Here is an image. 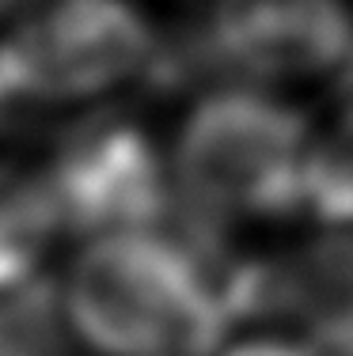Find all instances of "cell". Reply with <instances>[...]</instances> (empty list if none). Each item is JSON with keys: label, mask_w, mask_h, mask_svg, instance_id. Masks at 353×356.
Masks as SVG:
<instances>
[{"label": "cell", "mask_w": 353, "mask_h": 356, "mask_svg": "<svg viewBox=\"0 0 353 356\" xmlns=\"http://www.w3.org/2000/svg\"><path fill=\"white\" fill-rule=\"evenodd\" d=\"M312 148L292 106L255 88H224L187 114L171 175L209 220H270L308 205Z\"/></svg>", "instance_id": "cell-2"}, {"label": "cell", "mask_w": 353, "mask_h": 356, "mask_svg": "<svg viewBox=\"0 0 353 356\" xmlns=\"http://www.w3.org/2000/svg\"><path fill=\"white\" fill-rule=\"evenodd\" d=\"M61 300L99 356H213L235 311L194 254L152 227L91 239Z\"/></svg>", "instance_id": "cell-1"}, {"label": "cell", "mask_w": 353, "mask_h": 356, "mask_svg": "<svg viewBox=\"0 0 353 356\" xmlns=\"http://www.w3.org/2000/svg\"><path fill=\"white\" fill-rule=\"evenodd\" d=\"M224 356H327V353L304 341H289V337H255V341L232 345Z\"/></svg>", "instance_id": "cell-8"}, {"label": "cell", "mask_w": 353, "mask_h": 356, "mask_svg": "<svg viewBox=\"0 0 353 356\" xmlns=\"http://www.w3.org/2000/svg\"><path fill=\"white\" fill-rule=\"evenodd\" d=\"M0 57L19 99L77 103L137 80L156 35L133 0H46L0 42Z\"/></svg>", "instance_id": "cell-3"}, {"label": "cell", "mask_w": 353, "mask_h": 356, "mask_svg": "<svg viewBox=\"0 0 353 356\" xmlns=\"http://www.w3.org/2000/svg\"><path fill=\"white\" fill-rule=\"evenodd\" d=\"M46 186L65 232L91 239L152 227L167 201L156 152L125 122H99L65 140Z\"/></svg>", "instance_id": "cell-4"}, {"label": "cell", "mask_w": 353, "mask_h": 356, "mask_svg": "<svg viewBox=\"0 0 353 356\" xmlns=\"http://www.w3.org/2000/svg\"><path fill=\"white\" fill-rule=\"evenodd\" d=\"M8 4H12V0H0V8H8Z\"/></svg>", "instance_id": "cell-10"}, {"label": "cell", "mask_w": 353, "mask_h": 356, "mask_svg": "<svg viewBox=\"0 0 353 356\" xmlns=\"http://www.w3.org/2000/svg\"><path fill=\"white\" fill-rule=\"evenodd\" d=\"M57 232L65 227L46 175L23 178L15 171H0V296L31 288Z\"/></svg>", "instance_id": "cell-6"}, {"label": "cell", "mask_w": 353, "mask_h": 356, "mask_svg": "<svg viewBox=\"0 0 353 356\" xmlns=\"http://www.w3.org/2000/svg\"><path fill=\"white\" fill-rule=\"evenodd\" d=\"M213 42L247 76L308 80L353 54V12L346 0H224Z\"/></svg>", "instance_id": "cell-5"}, {"label": "cell", "mask_w": 353, "mask_h": 356, "mask_svg": "<svg viewBox=\"0 0 353 356\" xmlns=\"http://www.w3.org/2000/svg\"><path fill=\"white\" fill-rule=\"evenodd\" d=\"M15 103H19V91H15L12 76H8V69H4V57H0V114H4L8 106H15Z\"/></svg>", "instance_id": "cell-9"}, {"label": "cell", "mask_w": 353, "mask_h": 356, "mask_svg": "<svg viewBox=\"0 0 353 356\" xmlns=\"http://www.w3.org/2000/svg\"><path fill=\"white\" fill-rule=\"evenodd\" d=\"M304 209L323 224L353 232V103L323 137H315Z\"/></svg>", "instance_id": "cell-7"}]
</instances>
